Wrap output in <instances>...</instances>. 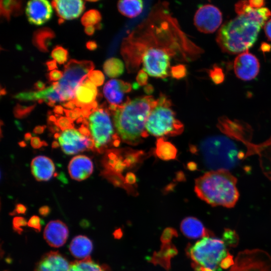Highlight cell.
<instances>
[{"label":"cell","mask_w":271,"mask_h":271,"mask_svg":"<svg viewBox=\"0 0 271 271\" xmlns=\"http://www.w3.org/2000/svg\"><path fill=\"white\" fill-rule=\"evenodd\" d=\"M203 53L182 30L167 2L156 3L120 45V54L128 73L139 71L142 65L148 75L162 79L170 75L172 60L190 62Z\"/></svg>","instance_id":"obj_1"},{"label":"cell","mask_w":271,"mask_h":271,"mask_svg":"<svg viewBox=\"0 0 271 271\" xmlns=\"http://www.w3.org/2000/svg\"><path fill=\"white\" fill-rule=\"evenodd\" d=\"M158 101V98L148 95L133 99L127 97L122 104L110 105L116 131L123 141L132 143L140 139L148 118Z\"/></svg>","instance_id":"obj_2"},{"label":"cell","mask_w":271,"mask_h":271,"mask_svg":"<svg viewBox=\"0 0 271 271\" xmlns=\"http://www.w3.org/2000/svg\"><path fill=\"white\" fill-rule=\"evenodd\" d=\"M236 183L237 179L229 171L211 170L196 179L195 192L212 206L232 208L239 198Z\"/></svg>","instance_id":"obj_3"},{"label":"cell","mask_w":271,"mask_h":271,"mask_svg":"<svg viewBox=\"0 0 271 271\" xmlns=\"http://www.w3.org/2000/svg\"><path fill=\"white\" fill-rule=\"evenodd\" d=\"M261 28L258 23L246 16H238L221 26L216 41L223 52L240 54L253 45Z\"/></svg>","instance_id":"obj_4"},{"label":"cell","mask_w":271,"mask_h":271,"mask_svg":"<svg viewBox=\"0 0 271 271\" xmlns=\"http://www.w3.org/2000/svg\"><path fill=\"white\" fill-rule=\"evenodd\" d=\"M227 246L223 239L209 236L189 245L186 252L194 271H220L234 263Z\"/></svg>","instance_id":"obj_5"},{"label":"cell","mask_w":271,"mask_h":271,"mask_svg":"<svg viewBox=\"0 0 271 271\" xmlns=\"http://www.w3.org/2000/svg\"><path fill=\"white\" fill-rule=\"evenodd\" d=\"M200 151L204 164L212 171H229L236 166L239 157L234 143L220 136L211 137L203 141Z\"/></svg>","instance_id":"obj_6"},{"label":"cell","mask_w":271,"mask_h":271,"mask_svg":"<svg viewBox=\"0 0 271 271\" xmlns=\"http://www.w3.org/2000/svg\"><path fill=\"white\" fill-rule=\"evenodd\" d=\"M158 100V105L148 118L146 129L149 133L156 137L180 133L183 130V125L175 118V112L170 108V100L162 93Z\"/></svg>","instance_id":"obj_7"},{"label":"cell","mask_w":271,"mask_h":271,"mask_svg":"<svg viewBox=\"0 0 271 271\" xmlns=\"http://www.w3.org/2000/svg\"><path fill=\"white\" fill-rule=\"evenodd\" d=\"M94 68L91 61L70 60L64 66L63 76L59 82L53 83L62 101L73 100L77 86Z\"/></svg>","instance_id":"obj_8"},{"label":"cell","mask_w":271,"mask_h":271,"mask_svg":"<svg viewBox=\"0 0 271 271\" xmlns=\"http://www.w3.org/2000/svg\"><path fill=\"white\" fill-rule=\"evenodd\" d=\"M86 118L96 151L101 153L111 141H116L109 109L104 105L98 106Z\"/></svg>","instance_id":"obj_9"},{"label":"cell","mask_w":271,"mask_h":271,"mask_svg":"<svg viewBox=\"0 0 271 271\" xmlns=\"http://www.w3.org/2000/svg\"><path fill=\"white\" fill-rule=\"evenodd\" d=\"M229 271H271V256L260 249L239 252Z\"/></svg>","instance_id":"obj_10"},{"label":"cell","mask_w":271,"mask_h":271,"mask_svg":"<svg viewBox=\"0 0 271 271\" xmlns=\"http://www.w3.org/2000/svg\"><path fill=\"white\" fill-rule=\"evenodd\" d=\"M222 16L215 6L207 4L200 7L194 18V24L200 32L210 34L214 32L220 26Z\"/></svg>","instance_id":"obj_11"},{"label":"cell","mask_w":271,"mask_h":271,"mask_svg":"<svg viewBox=\"0 0 271 271\" xmlns=\"http://www.w3.org/2000/svg\"><path fill=\"white\" fill-rule=\"evenodd\" d=\"M90 137L83 136L74 128L60 133L58 139L63 152L67 155H73L88 149V143Z\"/></svg>","instance_id":"obj_12"},{"label":"cell","mask_w":271,"mask_h":271,"mask_svg":"<svg viewBox=\"0 0 271 271\" xmlns=\"http://www.w3.org/2000/svg\"><path fill=\"white\" fill-rule=\"evenodd\" d=\"M233 68L237 77L244 81L250 80L257 75L259 63L254 55L246 51L235 58Z\"/></svg>","instance_id":"obj_13"},{"label":"cell","mask_w":271,"mask_h":271,"mask_svg":"<svg viewBox=\"0 0 271 271\" xmlns=\"http://www.w3.org/2000/svg\"><path fill=\"white\" fill-rule=\"evenodd\" d=\"M97 95L96 86L86 77L76 88L73 101L76 107L80 109L86 107L96 109L98 106L96 100Z\"/></svg>","instance_id":"obj_14"},{"label":"cell","mask_w":271,"mask_h":271,"mask_svg":"<svg viewBox=\"0 0 271 271\" xmlns=\"http://www.w3.org/2000/svg\"><path fill=\"white\" fill-rule=\"evenodd\" d=\"M52 12L51 5L48 1L34 0L27 4L26 14L31 24L43 25L51 19Z\"/></svg>","instance_id":"obj_15"},{"label":"cell","mask_w":271,"mask_h":271,"mask_svg":"<svg viewBox=\"0 0 271 271\" xmlns=\"http://www.w3.org/2000/svg\"><path fill=\"white\" fill-rule=\"evenodd\" d=\"M44 238L48 244L53 247H59L66 242L69 230L67 225L59 220H52L46 226Z\"/></svg>","instance_id":"obj_16"},{"label":"cell","mask_w":271,"mask_h":271,"mask_svg":"<svg viewBox=\"0 0 271 271\" xmlns=\"http://www.w3.org/2000/svg\"><path fill=\"white\" fill-rule=\"evenodd\" d=\"M51 3L60 22L78 18L85 8L84 2L81 0H55Z\"/></svg>","instance_id":"obj_17"},{"label":"cell","mask_w":271,"mask_h":271,"mask_svg":"<svg viewBox=\"0 0 271 271\" xmlns=\"http://www.w3.org/2000/svg\"><path fill=\"white\" fill-rule=\"evenodd\" d=\"M131 88L130 83L113 79L105 83L103 92L110 105H118L122 102L124 93L129 92Z\"/></svg>","instance_id":"obj_18"},{"label":"cell","mask_w":271,"mask_h":271,"mask_svg":"<svg viewBox=\"0 0 271 271\" xmlns=\"http://www.w3.org/2000/svg\"><path fill=\"white\" fill-rule=\"evenodd\" d=\"M70 264L58 251L45 253L37 263L34 271H68Z\"/></svg>","instance_id":"obj_19"},{"label":"cell","mask_w":271,"mask_h":271,"mask_svg":"<svg viewBox=\"0 0 271 271\" xmlns=\"http://www.w3.org/2000/svg\"><path fill=\"white\" fill-rule=\"evenodd\" d=\"M93 165L92 161L84 155L73 157L68 165V172L72 179L81 181L88 178L92 173Z\"/></svg>","instance_id":"obj_20"},{"label":"cell","mask_w":271,"mask_h":271,"mask_svg":"<svg viewBox=\"0 0 271 271\" xmlns=\"http://www.w3.org/2000/svg\"><path fill=\"white\" fill-rule=\"evenodd\" d=\"M14 97L21 101L38 100L39 103L45 101L50 106H54L56 102L62 101L60 95L53 84L43 90L22 92L17 94Z\"/></svg>","instance_id":"obj_21"},{"label":"cell","mask_w":271,"mask_h":271,"mask_svg":"<svg viewBox=\"0 0 271 271\" xmlns=\"http://www.w3.org/2000/svg\"><path fill=\"white\" fill-rule=\"evenodd\" d=\"M31 168L33 176L38 181L49 180L55 170L52 160L44 156L34 158L31 162Z\"/></svg>","instance_id":"obj_22"},{"label":"cell","mask_w":271,"mask_h":271,"mask_svg":"<svg viewBox=\"0 0 271 271\" xmlns=\"http://www.w3.org/2000/svg\"><path fill=\"white\" fill-rule=\"evenodd\" d=\"M235 11L238 16L245 15L258 23L262 27L271 16V12L267 8L253 9L250 7L248 1L237 2L235 5Z\"/></svg>","instance_id":"obj_23"},{"label":"cell","mask_w":271,"mask_h":271,"mask_svg":"<svg viewBox=\"0 0 271 271\" xmlns=\"http://www.w3.org/2000/svg\"><path fill=\"white\" fill-rule=\"evenodd\" d=\"M180 229L183 234L188 238L196 239L212 235L202 223L193 217H188L181 223Z\"/></svg>","instance_id":"obj_24"},{"label":"cell","mask_w":271,"mask_h":271,"mask_svg":"<svg viewBox=\"0 0 271 271\" xmlns=\"http://www.w3.org/2000/svg\"><path fill=\"white\" fill-rule=\"evenodd\" d=\"M71 254L77 258L88 257L93 249L91 240L85 235H79L73 238L69 245Z\"/></svg>","instance_id":"obj_25"},{"label":"cell","mask_w":271,"mask_h":271,"mask_svg":"<svg viewBox=\"0 0 271 271\" xmlns=\"http://www.w3.org/2000/svg\"><path fill=\"white\" fill-rule=\"evenodd\" d=\"M55 37L54 32L49 28H42L36 31L33 36L34 45L43 52L48 51L52 40Z\"/></svg>","instance_id":"obj_26"},{"label":"cell","mask_w":271,"mask_h":271,"mask_svg":"<svg viewBox=\"0 0 271 271\" xmlns=\"http://www.w3.org/2000/svg\"><path fill=\"white\" fill-rule=\"evenodd\" d=\"M164 243L161 249L154 254L152 258L153 263L160 264L166 269L170 266V259L177 253L176 248L170 243V241H162Z\"/></svg>","instance_id":"obj_27"},{"label":"cell","mask_w":271,"mask_h":271,"mask_svg":"<svg viewBox=\"0 0 271 271\" xmlns=\"http://www.w3.org/2000/svg\"><path fill=\"white\" fill-rule=\"evenodd\" d=\"M68 271H111L105 264L100 265L90 257L80 260H75L70 263Z\"/></svg>","instance_id":"obj_28"},{"label":"cell","mask_w":271,"mask_h":271,"mask_svg":"<svg viewBox=\"0 0 271 271\" xmlns=\"http://www.w3.org/2000/svg\"><path fill=\"white\" fill-rule=\"evenodd\" d=\"M118 11L122 15L132 18L138 16L143 9V2L141 0L119 1L117 3Z\"/></svg>","instance_id":"obj_29"},{"label":"cell","mask_w":271,"mask_h":271,"mask_svg":"<svg viewBox=\"0 0 271 271\" xmlns=\"http://www.w3.org/2000/svg\"><path fill=\"white\" fill-rule=\"evenodd\" d=\"M125 68V65L121 60L114 57L106 60L103 66L105 74L112 78L121 75L124 72Z\"/></svg>","instance_id":"obj_30"},{"label":"cell","mask_w":271,"mask_h":271,"mask_svg":"<svg viewBox=\"0 0 271 271\" xmlns=\"http://www.w3.org/2000/svg\"><path fill=\"white\" fill-rule=\"evenodd\" d=\"M22 13V2L20 1H1V15L10 20L11 15L18 16Z\"/></svg>","instance_id":"obj_31"},{"label":"cell","mask_w":271,"mask_h":271,"mask_svg":"<svg viewBox=\"0 0 271 271\" xmlns=\"http://www.w3.org/2000/svg\"><path fill=\"white\" fill-rule=\"evenodd\" d=\"M101 20V16L98 11L90 10L83 15L81 21L82 24L86 27L89 25L98 24Z\"/></svg>","instance_id":"obj_32"},{"label":"cell","mask_w":271,"mask_h":271,"mask_svg":"<svg viewBox=\"0 0 271 271\" xmlns=\"http://www.w3.org/2000/svg\"><path fill=\"white\" fill-rule=\"evenodd\" d=\"M68 54L67 50L60 46H57L52 50L51 55L59 64H63L67 61Z\"/></svg>","instance_id":"obj_33"},{"label":"cell","mask_w":271,"mask_h":271,"mask_svg":"<svg viewBox=\"0 0 271 271\" xmlns=\"http://www.w3.org/2000/svg\"><path fill=\"white\" fill-rule=\"evenodd\" d=\"M222 239L227 246H236L238 242V236L236 232L230 229H225L223 234Z\"/></svg>","instance_id":"obj_34"},{"label":"cell","mask_w":271,"mask_h":271,"mask_svg":"<svg viewBox=\"0 0 271 271\" xmlns=\"http://www.w3.org/2000/svg\"><path fill=\"white\" fill-rule=\"evenodd\" d=\"M35 106L36 104L30 106H23L18 104L14 109V114L18 118H23L27 116Z\"/></svg>","instance_id":"obj_35"},{"label":"cell","mask_w":271,"mask_h":271,"mask_svg":"<svg viewBox=\"0 0 271 271\" xmlns=\"http://www.w3.org/2000/svg\"><path fill=\"white\" fill-rule=\"evenodd\" d=\"M56 120L54 124L62 131L68 129L74 128L73 121L66 116L56 115Z\"/></svg>","instance_id":"obj_36"},{"label":"cell","mask_w":271,"mask_h":271,"mask_svg":"<svg viewBox=\"0 0 271 271\" xmlns=\"http://www.w3.org/2000/svg\"><path fill=\"white\" fill-rule=\"evenodd\" d=\"M87 77L96 86L102 85L105 80L104 74L99 70L90 71L88 73Z\"/></svg>","instance_id":"obj_37"},{"label":"cell","mask_w":271,"mask_h":271,"mask_svg":"<svg viewBox=\"0 0 271 271\" xmlns=\"http://www.w3.org/2000/svg\"><path fill=\"white\" fill-rule=\"evenodd\" d=\"M186 68L184 64H178L171 67L170 74L174 78L181 79L186 76Z\"/></svg>","instance_id":"obj_38"},{"label":"cell","mask_w":271,"mask_h":271,"mask_svg":"<svg viewBox=\"0 0 271 271\" xmlns=\"http://www.w3.org/2000/svg\"><path fill=\"white\" fill-rule=\"evenodd\" d=\"M209 76L216 84L222 83L224 79V74L222 69L218 67H214L209 70Z\"/></svg>","instance_id":"obj_39"},{"label":"cell","mask_w":271,"mask_h":271,"mask_svg":"<svg viewBox=\"0 0 271 271\" xmlns=\"http://www.w3.org/2000/svg\"><path fill=\"white\" fill-rule=\"evenodd\" d=\"M26 219L21 216L15 217L12 221L13 229L17 233L21 234L23 231V227L26 226L27 224Z\"/></svg>","instance_id":"obj_40"},{"label":"cell","mask_w":271,"mask_h":271,"mask_svg":"<svg viewBox=\"0 0 271 271\" xmlns=\"http://www.w3.org/2000/svg\"><path fill=\"white\" fill-rule=\"evenodd\" d=\"M41 221L40 218L37 215L32 216L29 220L27 225L36 231L39 232L41 229Z\"/></svg>","instance_id":"obj_41"},{"label":"cell","mask_w":271,"mask_h":271,"mask_svg":"<svg viewBox=\"0 0 271 271\" xmlns=\"http://www.w3.org/2000/svg\"><path fill=\"white\" fill-rule=\"evenodd\" d=\"M64 111L66 115V117L69 118L73 121L76 120V119H78L82 117L81 109L78 107H76L73 110L64 108Z\"/></svg>","instance_id":"obj_42"},{"label":"cell","mask_w":271,"mask_h":271,"mask_svg":"<svg viewBox=\"0 0 271 271\" xmlns=\"http://www.w3.org/2000/svg\"><path fill=\"white\" fill-rule=\"evenodd\" d=\"M136 80L137 84L140 86H146L148 85V74L143 69H140L136 77Z\"/></svg>","instance_id":"obj_43"},{"label":"cell","mask_w":271,"mask_h":271,"mask_svg":"<svg viewBox=\"0 0 271 271\" xmlns=\"http://www.w3.org/2000/svg\"><path fill=\"white\" fill-rule=\"evenodd\" d=\"M63 76L62 71L58 70H54L48 74V79L50 81H56L60 80Z\"/></svg>","instance_id":"obj_44"},{"label":"cell","mask_w":271,"mask_h":271,"mask_svg":"<svg viewBox=\"0 0 271 271\" xmlns=\"http://www.w3.org/2000/svg\"><path fill=\"white\" fill-rule=\"evenodd\" d=\"M31 145L34 149H39L42 146H47V144L45 141H42L38 137H32L31 140Z\"/></svg>","instance_id":"obj_45"},{"label":"cell","mask_w":271,"mask_h":271,"mask_svg":"<svg viewBox=\"0 0 271 271\" xmlns=\"http://www.w3.org/2000/svg\"><path fill=\"white\" fill-rule=\"evenodd\" d=\"M27 207L22 204H17L14 210L10 213L11 215H15L16 214H25L27 211Z\"/></svg>","instance_id":"obj_46"},{"label":"cell","mask_w":271,"mask_h":271,"mask_svg":"<svg viewBox=\"0 0 271 271\" xmlns=\"http://www.w3.org/2000/svg\"><path fill=\"white\" fill-rule=\"evenodd\" d=\"M249 6L253 9H259L262 8L264 5L265 2L262 0H251L248 1Z\"/></svg>","instance_id":"obj_47"},{"label":"cell","mask_w":271,"mask_h":271,"mask_svg":"<svg viewBox=\"0 0 271 271\" xmlns=\"http://www.w3.org/2000/svg\"><path fill=\"white\" fill-rule=\"evenodd\" d=\"M264 30L267 39L271 41V19L265 23Z\"/></svg>","instance_id":"obj_48"},{"label":"cell","mask_w":271,"mask_h":271,"mask_svg":"<svg viewBox=\"0 0 271 271\" xmlns=\"http://www.w3.org/2000/svg\"><path fill=\"white\" fill-rule=\"evenodd\" d=\"M51 209L47 205L43 206L39 209V214L43 217H47L49 215Z\"/></svg>","instance_id":"obj_49"},{"label":"cell","mask_w":271,"mask_h":271,"mask_svg":"<svg viewBox=\"0 0 271 271\" xmlns=\"http://www.w3.org/2000/svg\"><path fill=\"white\" fill-rule=\"evenodd\" d=\"M46 65L49 70H52L57 68L56 61L54 60L47 61Z\"/></svg>","instance_id":"obj_50"},{"label":"cell","mask_w":271,"mask_h":271,"mask_svg":"<svg viewBox=\"0 0 271 271\" xmlns=\"http://www.w3.org/2000/svg\"><path fill=\"white\" fill-rule=\"evenodd\" d=\"M86 48L90 50H94L97 47V45L95 41H89L86 43Z\"/></svg>","instance_id":"obj_51"},{"label":"cell","mask_w":271,"mask_h":271,"mask_svg":"<svg viewBox=\"0 0 271 271\" xmlns=\"http://www.w3.org/2000/svg\"><path fill=\"white\" fill-rule=\"evenodd\" d=\"M63 105L65 109H70V110H73L76 107V105L73 100L68 101L64 103Z\"/></svg>","instance_id":"obj_52"},{"label":"cell","mask_w":271,"mask_h":271,"mask_svg":"<svg viewBox=\"0 0 271 271\" xmlns=\"http://www.w3.org/2000/svg\"><path fill=\"white\" fill-rule=\"evenodd\" d=\"M95 31V27L93 25H89L85 27L84 29L85 33L89 36L92 35Z\"/></svg>","instance_id":"obj_53"},{"label":"cell","mask_w":271,"mask_h":271,"mask_svg":"<svg viewBox=\"0 0 271 271\" xmlns=\"http://www.w3.org/2000/svg\"><path fill=\"white\" fill-rule=\"evenodd\" d=\"M45 87V84L41 81H38L34 84V88L38 91L44 90Z\"/></svg>","instance_id":"obj_54"},{"label":"cell","mask_w":271,"mask_h":271,"mask_svg":"<svg viewBox=\"0 0 271 271\" xmlns=\"http://www.w3.org/2000/svg\"><path fill=\"white\" fill-rule=\"evenodd\" d=\"M64 108H63L61 106L56 105L54 107L53 111L56 115H60L64 112Z\"/></svg>","instance_id":"obj_55"},{"label":"cell","mask_w":271,"mask_h":271,"mask_svg":"<svg viewBox=\"0 0 271 271\" xmlns=\"http://www.w3.org/2000/svg\"><path fill=\"white\" fill-rule=\"evenodd\" d=\"M46 126L45 125H38L35 127L33 130V132L36 134H40L44 132Z\"/></svg>","instance_id":"obj_56"},{"label":"cell","mask_w":271,"mask_h":271,"mask_svg":"<svg viewBox=\"0 0 271 271\" xmlns=\"http://www.w3.org/2000/svg\"><path fill=\"white\" fill-rule=\"evenodd\" d=\"M153 87L151 84L147 85L144 88V91L148 94L152 93L153 92Z\"/></svg>","instance_id":"obj_57"},{"label":"cell","mask_w":271,"mask_h":271,"mask_svg":"<svg viewBox=\"0 0 271 271\" xmlns=\"http://www.w3.org/2000/svg\"><path fill=\"white\" fill-rule=\"evenodd\" d=\"M270 48L269 45L266 43H264L261 46V49L263 52L268 51Z\"/></svg>","instance_id":"obj_58"},{"label":"cell","mask_w":271,"mask_h":271,"mask_svg":"<svg viewBox=\"0 0 271 271\" xmlns=\"http://www.w3.org/2000/svg\"><path fill=\"white\" fill-rule=\"evenodd\" d=\"M32 138V134L29 132L26 133L25 135V140L26 141H29L30 139L31 140Z\"/></svg>","instance_id":"obj_59"},{"label":"cell","mask_w":271,"mask_h":271,"mask_svg":"<svg viewBox=\"0 0 271 271\" xmlns=\"http://www.w3.org/2000/svg\"><path fill=\"white\" fill-rule=\"evenodd\" d=\"M59 146H60L59 143H58L57 141H54L52 144V147L53 148H57L59 147Z\"/></svg>","instance_id":"obj_60"},{"label":"cell","mask_w":271,"mask_h":271,"mask_svg":"<svg viewBox=\"0 0 271 271\" xmlns=\"http://www.w3.org/2000/svg\"><path fill=\"white\" fill-rule=\"evenodd\" d=\"M19 144H20V146H21V147H25V146H26V144H25V143L24 142H23V141L20 142V143H19Z\"/></svg>","instance_id":"obj_61"}]
</instances>
